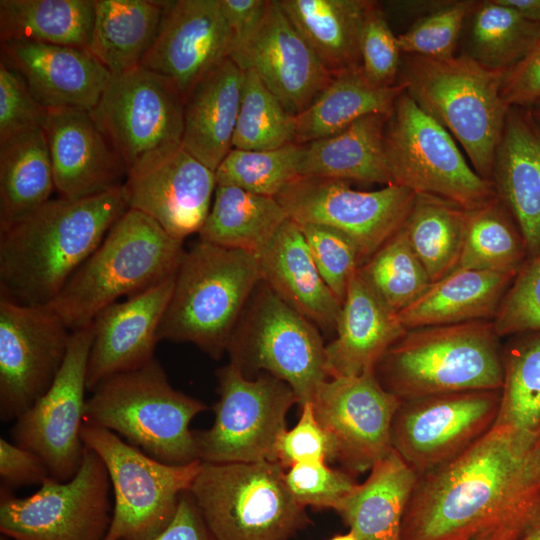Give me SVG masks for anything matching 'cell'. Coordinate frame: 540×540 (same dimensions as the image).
Segmentation results:
<instances>
[{
    "instance_id": "f546056e",
    "label": "cell",
    "mask_w": 540,
    "mask_h": 540,
    "mask_svg": "<svg viewBox=\"0 0 540 540\" xmlns=\"http://www.w3.org/2000/svg\"><path fill=\"white\" fill-rule=\"evenodd\" d=\"M388 117L367 115L337 134L301 144L300 177L394 184L385 150Z\"/></svg>"
},
{
    "instance_id": "7dc6e473",
    "label": "cell",
    "mask_w": 540,
    "mask_h": 540,
    "mask_svg": "<svg viewBox=\"0 0 540 540\" xmlns=\"http://www.w3.org/2000/svg\"><path fill=\"white\" fill-rule=\"evenodd\" d=\"M298 225L322 279L343 303L348 284L362 264L356 244L344 233L328 226Z\"/></svg>"
},
{
    "instance_id": "ee69618b",
    "label": "cell",
    "mask_w": 540,
    "mask_h": 540,
    "mask_svg": "<svg viewBox=\"0 0 540 540\" xmlns=\"http://www.w3.org/2000/svg\"><path fill=\"white\" fill-rule=\"evenodd\" d=\"M296 121L257 74L245 70L233 148L274 150L294 143Z\"/></svg>"
},
{
    "instance_id": "ac0fdd59",
    "label": "cell",
    "mask_w": 540,
    "mask_h": 540,
    "mask_svg": "<svg viewBox=\"0 0 540 540\" xmlns=\"http://www.w3.org/2000/svg\"><path fill=\"white\" fill-rule=\"evenodd\" d=\"M71 331L46 306L0 298V419L15 421L52 385Z\"/></svg>"
},
{
    "instance_id": "e0dca14e",
    "label": "cell",
    "mask_w": 540,
    "mask_h": 540,
    "mask_svg": "<svg viewBox=\"0 0 540 540\" xmlns=\"http://www.w3.org/2000/svg\"><path fill=\"white\" fill-rule=\"evenodd\" d=\"M92 326L71 331L64 362L49 389L11 428L13 443L45 463L51 477L65 482L77 473L84 453L86 376Z\"/></svg>"
},
{
    "instance_id": "484cf974",
    "label": "cell",
    "mask_w": 540,
    "mask_h": 540,
    "mask_svg": "<svg viewBox=\"0 0 540 540\" xmlns=\"http://www.w3.org/2000/svg\"><path fill=\"white\" fill-rule=\"evenodd\" d=\"M491 182L525 241L540 252V128L530 108L511 106L496 147Z\"/></svg>"
},
{
    "instance_id": "e575fe53",
    "label": "cell",
    "mask_w": 540,
    "mask_h": 540,
    "mask_svg": "<svg viewBox=\"0 0 540 540\" xmlns=\"http://www.w3.org/2000/svg\"><path fill=\"white\" fill-rule=\"evenodd\" d=\"M405 86L374 83L362 66L333 76L307 109L295 116L296 144H306L337 134L362 117L390 115Z\"/></svg>"
},
{
    "instance_id": "680465c9",
    "label": "cell",
    "mask_w": 540,
    "mask_h": 540,
    "mask_svg": "<svg viewBox=\"0 0 540 540\" xmlns=\"http://www.w3.org/2000/svg\"><path fill=\"white\" fill-rule=\"evenodd\" d=\"M526 19L540 24V0H502Z\"/></svg>"
},
{
    "instance_id": "2e32d148",
    "label": "cell",
    "mask_w": 540,
    "mask_h": 540,
    "mask_svg": "<svg viewBox=\"0 0 540 540\" xmlns=\"http://www.w3.org/2000/svg\"><path fill=\"white\" fill-rule=\"evenodd\" d=\"M500 390H474L402 401L392 446L420 476L457 457L495 424Z\"/></svg>"
},
{
    "instance_id": "f1b7e54d",
    "label": "cell",
    "mask_w": 540,
    "mask_h": 540,
    "mask_svg": "<svg viewBox=\"0 0 540 540\" xmlns=\"http://www.w3.org/2000/svg\"><path fill=\"white\" fill-rule=\"evenodd\" d=\"M245 71L225 59L188 93L182 146L215 171L233 148Z\"/></svg>"
},
{
    "instance_id": "9f6ffc18",
    "label": "cell",
    "mask_w": 540,
    "mask_h": 540,
    "mask_svg": "<svg viewBox=\"0 0 540 540\" xmlns=\"http://www.w3.org/2000/svg\"><path fill=\"white\" fill-rule=\"evenodd\" d=\"M219 1L222 14L233 33L234 51L245 44L258 30L270 0Z\"/></svg>"
},
{
    "instance_id": "b9f144b4",
    "label": "cell",
    "mask_w": 540,
    "mask_h": 540,
    "mask_svg": "<svg viewBox=\"0 0 540 540\" xmlns=\"http://www.w3.org/2000/svg\"><path fill=\"white\" fill-rule=\"evenodd\" d=\"M514 336L503 350V384L496 423L535 434L540 428V332Z\"/></svg>"
},
{
    "instance_id": "8992f818",
    "label": "cell",
    "mask_w": 540,
    "mask_h": 540,
    "mask_svg": "<svg viewBox=\"0 0 540 540\" xmlns=\"http://www.w3.org/2000/svg\"><path fill=\"white\" fill-rule=\"evenodd\" d=\"M402 55L398 82L456 139L473 169L491 181L509 109L501 97L506 71L487 68L464 53L448 58Z\"/></svg>"
},
{
    "instance_id": "60d3db41",
    "label": "cell",
    "mask_w": 540,
    "mask_h": 540,
    "mask_svg": "<svg viewBox=\"0 0 540 540\" xmlns=\"http://www.w3.org/2000/svg\"><path fill=\"white\" fill-rule=\"evenodd\" d=\"M528 258L521 232L498 198L467 212L464 243L456 269L516 276Z\"/></svg>"
},
{
    "instance_id": "277c9868",
    "label": "cell",
    "mask_w": 540,
    "mask_h": 540,
    "mask_svg": "<svg viewBox=\"0 0 540 540\" xmlns=\"http://www.w3.org/2000/svg\"><path fill=\"white\" fill-rule=\"evenodd\" d=\"M490 320L407 330L375 367L401 401L474 390H500L503 349Z\"/></svg>"
},
{
    "instance_id": "f35d334b",
    "label": "cell",
    "mask_w": 540,
    "mask_h": 540,
    "mask_svg": "<svg viewBox=\"0 0 540 540\" xmlns=\"http://www.w3.org/2000/svg\"><path fill=\"white\" fill-rule=\"evenodd\" d=\"M467 210L444 199L416 194L403 231L431 282L456 269L463 248Z\"/></svg>"
},
{
    "instance_id": "c3c4849f",
    "label": "cell",
    "mask_w": 540,
    "mask_h": 540,
    "mask_svg": "<svg viewBox=\"0 0 540 540\" xmlns=\"http://www.w3.org/2000/svg\"><path fill=\"white\" fill-rule=\"evenodd\" d=\"M492 323L499 337L540 332V252L513 278Z\"/></svg>"
},
{
    "instance_id": "f6af8a7d",
    "label": "cell",
    "mask_w": 540,
    "mask_h": 540,
    "mask_svg": "<svg viewBox=\"0 0 540 540\" xmlns=\"http://www.w3.org/2000/svg\"><path fill=\"white\" fill-rule=\"evenodd\" d=\"M301 152L302 145L296 143L274 150L232 148L215 170L217 185L276 198L300 178Z\"/></svg>"
},
{
    "instance_id": "1f68e13d",
    "label": "cell",
    "mask_w": 540,
    "mask_h": 540,
    "mask_svg": "<svg viewBox=\"0 0 540 540\" xmlns=\"http://www.w3.org/2000/svg\"><path fill=\"white\" fill-rule=\"evenodd\" d=\"M515 276L483 270L455 269L398 313L406 330L492 321Z\"/></svg>"
},
{
    "instance_id": "8fae6325",
    "label": "cell",
    "mask_w": 540,
    "mask_h": 540,
    "mask_svg": "<svg viewBox=\"0 0 540 540\" xmlns=\"http://www.w3.org/2000/svg\"><path fill=\"white\" fill-rule=\"evenodd\" d=\"M227 347L230 363L245 374L263 370L286 382L302 406L328 377L318 327L261 282Z\"/></svg>"
},
{
    "instance_id": "603a6c76",
    "label": "cell",
    "mask_w": 540,
    "mask_h": 540,
    "mask_svg": "<svg viewBox=\"0 0 540 540\" xmlns=\"http://www.w3.org/2000/svg\"><path fill=\"white\" fill-rule=\"evenodd\" d=\"M174 282L175 274L97 314L91 323L87 390L92 391L103 380L138 369L155 358L158 330Z\"/></svg>"
},
{
    "instance_id": "9c48e42d",
    "label": "cell",
    "mask_w": 540,
    "mask_h": 540,
    "mask_svg": "<svg viewBox=\"0 0 540 540\" xmlns=\"http://www.w3.org/2000/svg\"><path fill=\"white\" fill-rule=\"evenodd\" d=\"M394 184L449 201L467 211L497 198L491 181L469 165L453 136L404 91L385 128Z\"/></svg>"
},
{
    "instance_id": "7a4b0ae2",
    "label": "cell",
    "mask_w": 540,
    "mask_h": 540,
    "mask_svg": "<svg viewBox=\"0 0 540 540\" xmlns=\"http://www.w3.org/2000/svg\"><path fill=\"white\" fill-rule=\"evenodd\" d=\"M127 210L121 186L78 200L52 198L0 229V298L50 304Z\"/></svg>"
},
{
    "instance_id": "94428289",
    "label": "cell",
    "mask_w": 540,
    "mask_h": 540,
    "mask_svg": "<svg viewBox=\"0 0 540 540\" xmlns=\"http://www.w3.org/2000/svg\"><path fill=\"white\" fill-rule=\"evenodd\" d=\"M532 115L536 121L538 127L540 128V100L537 101L531 108Z\"/></svg>"
},
{
    "instance_id": "5b68a950",
    "label": "cell",
    "mask_w": 540,
    "mask_h": 540,
    "mask_svg": "<svg viewBox=\"0 0 540 540\" xmlns=\"http://www.w3.org/2000/svg\"><path fill=\"white\" fill-rule=\"evenodd\" d=\"M262 281L255 254L200 240L184 252L177 268L159 341L191 343L220 359Z\"/></svg>"
},
{
    "instance_id": "6125c7cd",
    "label": "cell",
    "mask_w": 540,
    "mask_h": 540,
    "mask_svg": "<svg viewBox=\"0 0 540 540\" xmlns=\"http://www.w3.org/2000/svg\"><path fill=\"white\" fill-rule=\"evenodd\" d=\"M328 540H358V539L353 534V532L349 531L346 534L335 535V536H333L332 538H330Z\"/></svg>"
},
{
    "instance_id": "f907efd6",
    "label": "cell",
    "mask_w": 540,
    "mask_h": 540,
    "mask_svg": "<svg viewBox=\"0 0 540 540\" xmlns=\"http://www.w3.org/2000/svg\"><path fill=\"white\" fill-rule=\"evenodd\" d=\"M360 54L362 68L374 83L387 87L398 83L402 52L397 35L375 1L363 22Z\"/></svg>"
},
{
    "instance_id": "e7e4bbea",
    "label": "cell",
    "mask_w": 540,
    "mask_h": 540,
    "mask_svg": "<svg viewBox=\"0 0 540 540\" xmlns=\"http://www.w3.org/2000/svg\"><path fill=\"white\" fill-rule=\"evenodd\" d=\"M0 540H9V539H7L6 537H4V536L1 535V536H0Z\"/></svg>"
},
{
    "instance_id": "3957f363",
    "label": "cell",
    "mask_w": 540,
    "mask_h": 540,
    "mask_svg": "<svg viewBox=\"0 0 540 540\" xmlns=\"http://www.w3.org/2000/svg\"><path fill=\"white\" fill-rule=\"evenodd\" d=\"M185 250L140 211L128 209L46 307L70 331L85 328L107 306L174 275Z\"/></svg>"
},
{
    "instance_id": "7bdbcfd3",
    "label": "cell",
    "mask_w": 540,
    "mask_h": 540,
    "mask_svg": "<svg viewBox=\"0 0 540 540\" xmlns=\"http://www.w3.org/2000/svg\"><path fill=\"white\" fill-rule=\"evenodd\" d=\"M360 274L397 314L432 284L401 228L359 268Z\"/></svg>"
},
{
    "instance_id": "7402d4cb",
    "label": "cell",
    "mask_w": 540,
    "mask_h": 540,
    "mask_svg": "<svg viewBox=\"0 0 540 540\" xmlns=\"http://www.w3.org/2000/svg\"><path fill=\"white\" fill-rule=\"evenodd\" d=\"M230 58L257 74L293 116L326 88L333 76L288 19L278 0H270L254 35Z\"/></svg>"
},
{
    "instance_id": "d4e9b609",
    "label": "cell",
    "mask_w": 540,
    "mask_h": 540,
    "mask_svg": "<svg viewBox=\"0 0 540 540\" xmlns=\"http://www.w3.org/2000/svg\"><path fill=\"white\" fill-rule=\"evenodd\" d=\"M1 61L24 80L45 109L91 111L110 72L86 48L34 41L1 42Z\"/></svg>"
},
{
    "instance_id": "6da1fadb",
    "label": "cell",
    "mask_w": 540,
    "mask_h": 540,
    "mask_svg": "<svg viewBox=\"0 0 540 540\" xmlns=\"http://www.w3.org/2000/svg\"><path fill=\"white\" fill-rule=\"evenodd\" d=\"M539 506L536 433L495 422L463 453L419 476L402 540H517Z\"/></svg>"
},
{
    "instance_id": "816d5d0a",
    "label": "cell",
    "mask_w": 540,
    "mask_h": 540,
    "mask_svg": "<svg viewBox=\"0 0 540 540\" xmlns=\"http://www.w3.org/2000/svg\"><path fill=\"white\" fill-rule=\"evenodd\" d=\"M301 415L291 430H285L275 448V462L284 469L307 460L334 461L332 441L318 422L312 402L301 406Z\"/></svg>"
},
{
    "instance_id": "f5cc1de1",
    "label": "cell",
    "mask_w": 540,
    "mask_h": 540,
    "mask_svg": "<svg viewBox=\"0 0 540 540\" xmlns=\"http://www.w3.org/2000/svg\"><path fill=\"white\" fill-rule=\"evenodd\" d=\"M46 114L24 80L0 61V142L33 127L42 126Z\"/></svg>"
},
{
    "instance_id": "44dd1931",
    "label": "cell",
    "mask_w": 540,
    "mask_h": 540,
    "mask_svg": "<svg viewBox=\"0 0 540 540\" xmlns=\"http://www.w3.org/2000/svg\"><path fill=\"white\" fill-rule=\"evenodd\" d=\"M232 51L233 33L219 0L170 1L140 66L168 79L186 98Z\"/></svg>"
},
{
    "instance_id": "7c38bea8",
    "label": "cell",
    "mask_w": 540,
    "mask_h": 540,
    "mask_svg": "<svg viewBox=\"0 0 540 540\" xmlns=\"http://www.w3.org/2000/svg\"><path fill=\"white\" fill-rule=\"evenodd\" d=\"M218 401L209 429L193 430L198 457L207 463L275 462L286 416L298 398L268 373L249 379L232 363L216 371Z\"/></svg>"
},
{
    "instance_id": "bcb514c9",
    "label": "cell",
    "mask_w": 540,
    "mask_h": 540,
    "mask_svg": "<svg viewBox=\"0 0 540 540\" xmlns=\"http://www.w3.org/2000/svg\"><path fill=\"white\" fill-rule=\"evenodd\" d=\"M477 1L440 2L404 33L397 35L402 54L429 58L454 56L463 26Z\"/></svg>"
},
{
    "instance_id": "ab89813d",
    "label": "cell",
    "mask_w": 540,
    "mask_h": 540,
    "mask_svg": "<svg viewBox=\"0 0 540 540\" xmlns=\"http://www.w3.org/2000/svg\"><path fill=\"white\" fill-rule=\"evenodd\" d=\"M463 52L483 66L507 71L521 61L540 36V24L523 17L502 0L477 1L468 17Z\"/></svg>"
},
{
    "instance_id": "be15d7a7",
    "label": "cell",
    "mask_w": 540,
    "mask_h": 540,
    "mask_svg": "<svg viewBox=\"0 0 540 540\" xmlns=\"http://www.w3.org/2000/svg\"><path fill=\"white\" fill-rule=\"evenodd\" d=\"M536 435H537V439H538V443H539V447H540V428L538 429Z\"/></svg>"
},
{
    "instance_id": "91938a15",
    "label": "cell",
    "mask_w": 540,
    "mask_h": 540,
    "mask_svg": "<svg viewBox=\"0 0 540 540\" xmlns=\"http://www.w3.org/2000/svg\"><path fill=\"white\" fill-rule=\"evenodd\" d=\"M517 540H540V506L531 524Z\"/></svg>"
},
{
    "instance_id": "db71d44e",
    "label": "cell",
    "mask_w": 540,
    "mask_h": 540,
    "mask_svg": "<svg viewBox=\"0 0 540 540\" xmlns=\"http://www.w3.org/2000/svg\"><path fill=\"white\" fill-rule=\"evenodd\" d=\"M501 97L508 107L531 108L540 100V36L528 54L505 72Z\"/></svg>"
},
{
    "instance_id": "4fadbf2b",
    "label": "cell",
    "mask_w": 540,
    "mask_h": 540,
    "mask_svg": "<svg viewBox=\"0 0 540 540\" xmlns=\"http://www.w3.org/2000/svg\"><path fill=\"white\" fill-rule=\"evenodd\" d=\"M111 482L100 457L85 446L75 476L47 478L32 495L0 488V532L9 540H104L111 525Z\"/></svg>"
},
{
    "instance_id": "cb8c5ba5",
    "label": "cell",
    "mask_w": 540,
    "mask_h": 540,
    "mask_svg": "<svg viewBox=\"0 0 540 540\" xmlns=\"http://www.w3.org/2000/svg\"><path fill=\"white\" fill-rule=\"evenodd\" d=\"M42 129L60 198L83 199L123 185L126 167L88 111L46 109Z\"/></svg>"
},
{
    "instance_id": "4316f807",
    "label": "cell",
    "mask_w": 540,
    "mask_h": 540,
    "mask_svg": "<svg viewBox=\"0 0 540 540\" xmlns=\"http://www.w3.org/2000/svg\"><path fill=\"white\" fill-rule=\"evenodd\" d=\"M335 331L336 337L325 345L328 377L375 370L407 330L357 270L348 284Z\"/></svg>"
},
{
    "instance_id": "4dcf8cb0",
    "label": "cell",
    "mask_w": 540,
    "mask_h": 540,
    "mask_svg": "<svg viewBox=\"0 0 540 540\" xmlns=\"http://www.w3.org/2000/svg\"><path fill=\"white\" fill-rule=\"evenodd\" d=\"M418 478L393 449L335 510L358 540H402L403 518Z\"/></svg>"
},
{
    "instance_id": "d590c367",
    "label": "cell",
    "mask_w": 540,
    "mask_h": 540,
    "mask_svg": "<svg viewBox=\"0 0 540 540\" xmlns=\"http://www.w3.org/2000/svg\"><path fill=\"white\" fill-rule=\"evenodd\" d=\"M56 191L42 126L0 142V229L49 201Z\"/></svg>"
},
{
    "instance_id": "ba28073f",
    "label": "cell",
    "mask_w": 540,
    "mask_h": 540,
    "mask_svg": "<svg viewBox=\"0 0 540 540\" xmlns=\"http://www.w3.org/2000/svg\"><path fill=\"white\" fill-rule=\"evenodd\" d=\"M189 493L215 540H290L310 523L273 461L202 462Z\"/></svg>"
},
{
    "instance_id": "681fc988",
    "label": "cell",
    "mask_w": 540,
    "mask_h": 540,
    "mask_svg": "<svg viewBox=\"0 0 540 540\" xmlns=\"http://www.w3.org/2000/svg\"><path fill=\"white\" fill-rule=\"evenodd\" d=\"M285 483L300 505L334 510L357 485L348 473L329 467L323 460L291 466L285 472Z\"/></svg>"
},
{
    "instance_id": "836d02e7",
    "label": "cell",
    "mask_w": 540,
    "mask_h": 540,
    "mask_svg": "<svg viewBox=\"0 0 540 540\" xmlns=\"http://www.w3.org/2000/svg\"><path fill=\"white\" fill-rule=\"evenodd\" d=\"M169 2L94 0L88 50L111 75L139 67L156 40Z\"/></svg>"
},
{
    "instance_id": "ffe728a7",
    "label": "cell",
    "mask_w": 540,
    "mask_h": 540,
    "mask_svg": "<svg viewBox=\"0 0 540 540\" xmlns=\"http://www.w3.org/2000/svg\"><path fill=\"white\" fill-rule=\"evenodd\" d=\"M216 186L215 171L181 146L130 171L122 190L128 209L142 212L183 241L201 230Z\"/></svg>"
},
{
    "instance_id": "9a60e30c",
    "label": "cell",
    "mask_w": 540,
    "mask_h": 540,
    "mask_svg": "<svg viewBox=\"0 0 540 540\" xmlns=\"http://www.w3.org/2000/svg\"><path fill=\"white\" fill-rule=\"evenodd\" d=\"M415 196L397 184L361 191L343 180L300 177L276 199L296 223L324 225L347 235L363 264L404 226Z\"/></svg>"
},
{
    "instance_id": "30bf717a",
    "label": "cell",
    "mask_w": 540,
    "mask_h": 540,
    "mask_svg": "<svg viewBox=\"0 0 540 540\" xmlns=\"http://www.w3.org/2000/svg\"><path fill=\"white\" fill-rule=\"evenodd\" d=\"M81 439L103 461L114 503L104 540H151L172 521L183 493L189 491L201 460L163 463L116 433L83 424Z\"/></svg>"
},
{
    "instance_id": "d6a6232c",
    "label": "cell",
    "mask_w": 540,
    "mask_h": 540,
    "mask_svg": "<svg viewBox=\"0 0 540 540\" xmlns=\"http://www.w3.org/2000/svg\"><path fill=\"white\" fill-rule=\"evenodd\" d=\"M370 0H278L282 10L335 76L361 65L360 37Z\"/></svg>"
},
{
    "instance_id": "d6986e66",
    "label": "cell",
    "mask_w": 540,
    "mask_h": 540,
    "mask_svg": "<svg viewBox=\"0 0 540 540\" xmlns=\"http://www.w3.org/2000/svg\"><path fill=\"white\" fill-rule=\"evenodd\" d=\"M401 400L387 391L375 370L357 376L329 377L312 403L330 437L334 460L355 473L370 471L392 450V424Z\"/></svg>"
},
{
    "instance_id": "6f0895ef",
    "label": "cell",
    "mask_w": 540,
    "mask_h": 540,
    "mask_svg": "<svg viewBox=\"0 0 540 540\" xmlns=\"http://www.w3.org/2000/svg\"><path fill=\"white\" fill-rule=\"evenodd\" d=\"M151 540H215L189 491L180 497L176 513L159 535Z\"/></svg>"
},
{
    "instance_id": "74e56055",
    "label": "cell",
    "mask_w": 540,
    "mask_h": 540,
    "mask_svg": "<svg viewBox=\"0 0 540 540\" xmlns=\"http://www.w3.org/2000/svg\"><path fill=\"white\" fill-rule=\"evenodd\" d=\"M94 0H1L0 39L88 49Z\"/></svg>"
},
{
    "instance_id": "83f0119b",
    "label": "cell",
    "mask_w": 540,
    "mask_h": 540,
    "mask_svg": "<svg viewBox=\"0 0 540 540\" xmlns=\"http://www.w3.org/2000/svg\"><path fill=\"white\" fill-rule=\"evenodd\" d=\"M265 282L323 331L336 330L342 302L322 279L299 225L288 218L256 254Z\"/></svg>"
},
{
    "instance_id": "8d00e7d4",
    "label": "cell",
    "mask_w": 540,
    "mask_h": 540,
    "mask_svg": "<svg viewBox=\"0 0 540 540\" xmlns=\"http://www.w3.org/2000/svg\"><path fill=\"white\" fill-rule=\"evenodd\" d=\"M288 218L274 197L217 185L199 239L256 255Z\"/></svg>"
},
{
    "instance_id": "52a82bcc",
    "label": "cell",
    "mask_w": 540,
    "mask_h": 540,
    "mask_svg": "<svg viewBox=\"0 0 540 540\" xmlns=\"http://www.w3.org/2000/svg\"><path fill=\"white\" fill-rule=\"evenodd\" d=\"M207 409L173 388L154 358L100 382L86 400L84 423L116 433L163 463L183 465L200 460L189 426Z\"/></svg>"
},
{
    "instance_id": "5bb4252c",
    "label": "cell",
    "mask_w": 540,
    "mask_h": 540,
    "mask_svg": "<svg viewBox=\"0 0 540 540\" xmlns=\"http://www.w3.org/2000/svg\"><path fill=\"white\" fill-rule=\"evenodd\" d=\"M184 105L168 79L139 66L112 75L89 113L128 174L182 146Z\"/></svg>"
},
{
    "instance_id": "11a10c76",
    "label": "cell",
    "mask_w": 540,
    "mask_h": 540,
    "mask_svg": "<svg viewBox=\"0 0 540 540\" xmlns=\"http://www.w3.org/2000/svg\"><path fill=\"white\" fill-rule=\"evenodd\" d=\"M49 477V470L39 456L0 438L1 486L12 490L26 485H41Z\"/></svg>"
}]
</instances>
